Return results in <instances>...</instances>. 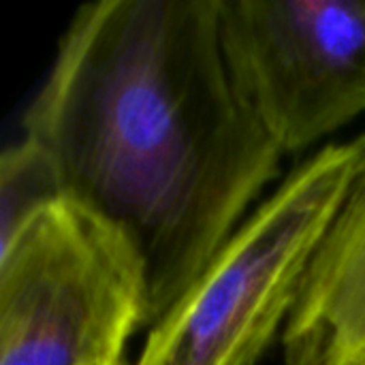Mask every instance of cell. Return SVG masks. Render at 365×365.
I'll use <instances>...</instances> for the list:
<instances>
[{
  "label": "cell",
  "mask_w": 365,
  "mask_h": 365,
  "mask_svg": "<svg viewBox=\"0 0 365 365\" xmlns=\"http://www.w3.org/2000/svg\"><path fill=\"white\" fill-rule=\"evenodd\" d=\"M62 197L133 255L156 327L280 171L242 96L218 0L79 6L24 115Z\"/></svg>",
  "instance_id": "obj_1"
},
{
  "label": "cell",
  "mask_w": 365,
  "mask_h": 365,
  "mask_svg": "<svg viewBox=\"0 0 365 365\" xmlns=\"http://www.w3.org/2000/svg\"><path fill=\"white\" fill-rule=\"evenodd\" d=\"M365 171V130L306 158L150 329L137 365H255L287 327L323 235Z\"/></svg>",
  "instance_id": "obj_2"
},
{
  "label": "cell",
  "mask_w": 365,
  "mask_h": 365,
  "mask_svg": "<svg viewBox=\"0 0 365 365\" xmlns=\"http://www.w3.org/2000/svg\"><path fill=\"white\" fill-rule=\"evenodd\" d=\"M141 327L133 255L73 201L41 210L0 250V365H122Z\"/></svg>",
  "instance_id": "obj_3"
},
{
  "label": "cell",
  "mask_w": 365,
  "mask_h": 365,
  "mask_svg": "<svg viewBox=\"0 0 365 365\" xmlns=\"http://www.w3.org/2000/svg\"><path fill=\"white\" fill-rule=\"evenodd\" d=\"M231 75L284 152L365 113V0H218Z\"/></svg>",
  "instance_id": "obj_4"
},
{
  "label": "cell",
  "mask_w": 365,
  "mask_h": 365,
  "mask_svg": "<svg viewBox=\"0 0 365 365\" xmlns=\"http://www.w3.org/2000/svg\"><path fill=\"white\" fill-rule=\"evenodd\" d=\"M282 346L287 365H365V171L314 252Z\"/></svg>",
  "instance_id": "obj_5"
},
{
  "label": "cell",
  "mask_w": 365,
  "mask_h": 365,
  "mask_svg": "<svg viewBox=\"0 0 365 365\" xmlns=\"http://www.w3.org/2000/svg\"><path fill=\"white\" fill-rule=\"evenodd\" d=\"M64 199L47 154L28 137L0 156V250L47 205Z\"/></svg>",
  "instance_id": "obj_6"
},
{
  "label": "cell",
  "mask_w": 365,
  "mask_h": 365,
  "mask_svg": "<svg viewBox=\"0 0 365 365\" xmlns=\"http://www.w3.org/2000/svg\"><path fill=\"white\" fill-rule=\"evenodd\" d=\"M122 365H128V364H122Z\"/></svg>",
  "instance_id": "obj_7"
}]
</instances>
